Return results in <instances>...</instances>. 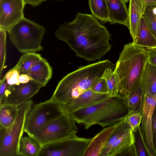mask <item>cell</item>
<instances>
[{
	"mask_svg": "<svg viewBox=\"0 0 156 156\" xmlns=\"http://www.w3.org/2000/svg\"><path fill=\"white\" fill-rule=\"evenodd\" d=\"M55 34L77 56L88 61L101 59L111 48L110 34L91 14L78 12L72 21L61 24Z\"/></svg>",
	"mask_w": 156,
	"mask_h": 156,
	"instance_id": "1",
	"label": "cell"
},
{
	"mask_svg": "<svg viewBox=\"0 0 156 156\" xmlns=\"http://www.w3.org/2000/svg\"><path fill=\"white\" fill-rule=\"evenodd\" d=\"M114 65L105 59L80 67L67 74L58 82L51 99L61 107L90 88L105 69Z\"/></svg>",
	"mask_w": 156,
	"mask_h": 156,
	"instance_id": "2",
	"label": "cell"
},
{
	"mask_svg": "<svg viewBox=\"0 0 156 156\" xmlns=\"http://www.w3.org/2000/svg\"><path fill=\"white\" fill-rule=\"evenodd\" d=\"M148 58L145 48L133 42L124 45L113 71L119 94L127 96L140 82Z\"/></svg>",
	"mask_w": 156,
	"mask_h": 156,
	"instance_id": "3",
	"label": "cell"
},
{
	"mask_svg": "<svg viewBox=\"0 0 156 156\" xmlns=\"http://www.w3.org/2000/svg\"><path fill=\"white\" fill-rule=\"evenodd\" d=\"M129 112L124 97L119 94L77 111L71 115L76 123L83 125L85 129H87L95 125L103 128L114 125L124 119Z\"/></svg>",
	"mask_w": 156,
	"mask_h": 156,
	"instance_id": "4",
	"label": "cell"
},
{
	"mask_svg": "<svg viewBox=\"0 0 156 156\" xmlns=\"http://www.w3.org/2000/svg\"><path fill=\"white\" fill-rule=\"evenodd\" d=\"M8 32L11 41L21 53L36 52L43 49L41 43L45 29L37 23L24 17Z\"/></svg>",
	"mask_w": 156,
	"mask_h": 156,
	"instance_id": "5",
	"label": "cell"
},
{
	"mask_svg": "<svg viewBox=\"0 0 156 156\" xmlns=\"http://www.w3.org/2000/svg\"><path fill=\"white\" fill-rule=\"evenodd\" d=\"M33 104L30 100L19 107L15 119L9 127L0 125V156H20V140L27 116Z\"/></svg>",
	"mask_w": 156,
	"mask_h": 156,
	"instance_id": "6",
	"label": "cell"
},
{
	"mask_svg": "<svg viewBox=\"0 0 156 156\" xmlns=\"http://www.w3.org/2000/svg\"><path fill=\"white\" fill-rule=\"evenodd\" d=\"M71 115L62 113L37 131L32 137L41 146L73 137L78 128Z\"/></svg>",
	"mask_w": 156,
	"mask_h": 156,
	"instance_id": "7",
	"label": "cell"
},
{
	"mask_svg": "<svg viewBox=\"0 0 156 156\" xmlns=\"http://www.w3.org/2000/svg\"><path fill=\"white\" fill-rule=\"evenodd\" d=\"M63 113L59 105L51 98L33 106L27 116L24 132L32 137L38 130Z\"/></svg>",
	"mask_w": 156,
	"mask_h": 156,
	"instance_id": "8",
	"label": "cell"
},
{
	"mask_svg": "<svg viewBox=\"0 0 156 156\" xmlns=\"http://www.w3.org/2000/svg\"><path fill=\"white\" fill-rule=\"evenodd\" d=\"M91 138H70L42 146L38 156H83Z\"/></svg>",
	"mask_w": 156,
	"mask_h": 156,
	"instance_id": "9",
	"label": "cell"
},
{
	"mask_svg": "<svg viewBox=\"0 0 156 156\" xmlns=\"http://www.w3.org/2000/svg\"><path fill=\"white\" fill-rule=\"evenodd\" d=\"M156 104V95L144 94L140 112L142 117L140 126L142 136L150 156H156L152 136V116Z\"/></svg>",
	"mask_w": 156,
	"mask_h": 156,
	"instance_id": "10",
	"label": "cell"
},
{
	"mask_svg": "<svg viewBox=\"0 0 156 156\" xmlns=\"http://www.w3.org/2000/svg\"><path fill=\"white\" fill-rule=\"evenodd\" d=\"M24 0H0V29L8 32L24 17Z\"/></svg>",
	"mask_w": 156,
	"mask_h": 156,
	"instance_id": "11",
	"label": "cell"
},
{
	"mask_svg": "<svg viewBox=\"0 0 156 156\" xmlns=\"http://www.w3.org/2000/svg\"><path fill=\"white\" fill-rule=\"evenodd\" d=\"M110 97L108 93H98L90 88L60 107L63 113L71 115L77 111L94 105Z\"/></svg>",
	"mask_w": 156,
	"mask_h": 156,
	"instance_id": "12",
	"label": "cell"
},
{
	"mask_svg": "<svg viewBox=\"0 0 156 156\" xmlns=\"http://www.w3.org/2000/svg\"><path fill=\"white\" fill-rule=\"evenodd\" d=\"M43 86L33 80L26 83L14 85L11 93L6 97L3 104H8L18 108L36 94Z\"/></svg>",
	"mask_w": 156,
	"mask_h": 156,
	"instance_id": "13",
	"label": "cell"
},
{
	"mask_svg": "<svg viewBox=\"0 0 156 156\" xmlns=\"http://www.w3.org/2000/svg\"><path fill=\"white\" fill-rule=\"evenodd\" d=\"M128 27L133 42L136 44L141 19L145 10L142 0H129Z\"/></svg>",
	"mask_w": 156,
	"mask_h": 156,
	"instance_id": "14",
	"label": "cell"
},
{
	"mask_svg": "<svg viewBox=\"0 0 156 156\" xmlns=\"http://www.w3.org/2000/svg\"><path fill=\"white\" fill-rule=\"evenodd\" d=\"M117 124V123L105 127L91 138L83 156H101L110 135L116 128Z\"/></svg>",
	"mask_w": 156,
	"mask_h": 156,
	"instance_id": "15",
	"label": "cell"
},
{
	"mask_svg": "<svg viewBox=\"0 0 156 156\" xmlns=\"http://www.w3.org/2000/svg\"><path fill=\"white\" fill-rule=\"evenodd\" d=\"M110 24L119 23L128 27V10L123 0H105Z\"/></svg>",
	"mask_w": 156,
	"mask_h": 156,
	"instance_id": "16",
	"label": "cell"
},
{
	"mask_svg": "<svg viewBox=\"0 0 156 156\" xmlns=\"http://www.w3.org/2000/svg\"><path fill=\"white\" fill-rule=\"evenodd\" d=\"M52 73V67L47 60L43 58L25 74L44 87L51 79Z\"/></svg>",
	"mask_w": 156,
	"mask_h": 156,
	"instance_id": "17",
	"label": "cell"
},
{
	"mask_svg": "<svg viewBox=\"0 0 156 156\" xmlns=\"http://www.w3.org/2000/svg\"><path fill=\"white\" fill-rule=\"evenodd\" d=\"M141 83L144 94L156 95V67L147 62L143 71Z\"/></svg>",
	"mask_w": 156,
	"mask_h": 156,
	"instance_id": "18",
	"label": "cell"
},
{
	"mask_svg": "<svg viewBox=\"0 0 156 156\" xmlns=\"http://www.w3.org/2000/svg\"><path fill=\"white\" fill-rule=\"evenodd\" d=\"M144 96V91L140 81L128 95L124 97V103L129 112H140Z\"/></svg>",
	"mask_w": 156,
	"mask_h": 156,
	"instance_id": "19",
	"label": "cell"
},
{
	"mask_svg": "<svg viewBox=\"0 0 156 156\" xmlns=\"http://www.w3.org/2000/svg\"><path fill=\"white\" fill-rule=\"evenodd\" d=\"M136 44L146 48H156V38L143 16L141 21Z\"/></svg>",
	"mask_w": 156,
	"mask_h": 156,
	"instance_id": "20",
	"label": "cell"
},
{
	"mask_svg": "<svg viewBox=\"0 0 156 156\" xmlns=\"http://www.w3.org/2000/svg\"><path fill=\"white\" fill-rule=\"evenodd\" d=\"M41 147L39 142L33 137H22L19 146L20 156H38Z\"/></svg>",
	"mask_w": 156,
	"mask_h": 156,
	"instance_id": "21",
	"label": "cell"
},
{
	"mask_svg": "<svg viewBox=\"0 0 156 156\" xmlns=\"http://www.w3.org/2000/svg\"><path fill=\"white\" fill-rule=\"evenodd\" d=\"M131 129H132L130 126L124 119L118 122L116 128L110 135L101 156H108L114 144L124 134Z\"/></svg>",
	"mask_w": 156,
	"mask_h": 156,
	"instance_id": "22",
	"label": "cell"
},
{
	"mask_svg": "<svg viewBox=\"0 0 156 156\" xmlns=\"http://www.w3.org/2000/svg\"><path fill=\"white\" fill-rule=\"evenodd\" d=\"M42 58L40 54L36 52L25 53L21 56L13 68L17 69L20 74L25 73Z\"/></svg>",
	"mask_w": 156,
	"mask_h": 156,
	"instance_id": "23",
	"label": "cell"
},
{
	"mask_svg": "<svg viewBox=\"0 0 156 156\" xmlns=\"http://www.w3.org/2000/svg\"><path fill=\"white\" fill-rule=\"evenodd\" d=\"M88 4L93 16L103 23L109 22L105 0H88Z\"/></svg>",
	"mask_w": 156,
	"mask_h": 156,
	"instance_id": "24",
	"label": "cell"
},
{
	"mask_svg": "<svg viewBox=\"0 0 156 156\" xmlns=\"http://www.w3.org/2000/svg\"><path fill=\"white\" fill-rule=\"evenodd\" d=\"M18 108L15 106L2 104L0 106V125L5 128L11 126L14 121Z\"/></svg>",
	"mask_w": 156,
	"mask_h": 156,
	"instance_id": "25",
	"label": "cell"
},
{
	"mask_svg": "<svg viewBox=\"0 0 156 156\" xmlns=\"http://www.w3.org/2000/svg\"><path fill=\"white\" fill-rule=\"evenodd\" d=\"M133 143V132L131 129L119 139L112 147L108 156H116Z\"/></svg>",
	"mask_w": 156,
	"mask_h": 156,
	"instance_id": "26",
	"label": "cell"
},
{
	"mask_svg": "<svg viewBox=\"0 0 156 156\" xmlns=\"http://www.w3.org/2000/svg\"><path fill=\"white\" fill-rule=\"evenodd\" d=\"M105 80L108 87V93L111 97L118 95L119 86L116 77L112 68H108L105 69L102 76Z\"/></svg>",
	"mask_w": 156,
	"mask_h": 156,
	"instance_id": "27",
	"label": "cell"
},
{
	"mask_svg": "<svg viewBox=\"0 0 156 156\" xmlns=\"http://www.w3.org/2000/svg\"><path fill=\"white\" fill-rule=\"evenodd\" d=\"M133 144L136 156H150L141 133L140 126L133 130Z\"/></svg>",
	"mask_w": 156,
	"mask_h": 156,
	"instance_id": "28",
	"label": "cell"
},
{
	"mask_svg": "<svg viewBox=\"0 0 156 156\" xmlns=\"http://www.w3.org/2000/svg\"><path fill=\"white\" fill-rule=\"evenodd\" d=\"M143 16L156 38V4L147 6Z\"/></svg>",
	"mask_w": 156,
	"mask_h": 156,
	"instance_id": "29",
	"label": "cell"
},
{
	"mask_svg": "<svg viewBox=\"0 0 156 156\" xmlns=\"http://www.w3.org/2000/svg\"><path fill=\"white\" fill-rule=\"evenodd\" d=\"M142 114L141 112H129L124 118L125 121L129 125L132 130L140 126Z\"/></svg>",
	"mask_w": 156,
	"mask_h": 156,
	"instance_id": "30",
	"label": "cell"
},
{
	"mask_svg": "<svg viewBox=\"0 0 156 156\" xmlns=\"http://www.w3.org/2000/svg\"><path fill=\"white\" fill-rule=\"evenodd\" d=\"M14 86L9 85L6 82L5 76L0 82V106L3 102L5 98L11 92Z\"/></svg>",
	"mask_w": 156,
	"mask_h": 156,
	"instance_id": "31",
	"label": "cell"
},
{
	"mask_svg": "<svg viewBox=\"0 0 156 156\" xmlns=\"http://www.w3.org/2000/svg\"><path fill=\"white\" fill-rule=\"evenodd\" d=\"M20 74L14 68L10 69L5 74V77L7 83L11 86L19 85V78Z\"/></svg>",
	"mask_w": 156,
	"mask_h": 156,
	"instance_id": "32",
	"label": "cell"
},
{
	"mask_svg": "<svg viewBox=\"0 0 156 156\" xmlns=\"http://www.w3.org/2000/svg\"><path fill=\"white\" fill-rule=\"evenodd\" d=\"M93 90L99 93H108V87L105 79L101 77L98 79L90 88Z\"/></svg>",
	"mask_w": 156,
	"mask_h": 156,
	"instance_id": "33",
	"label": "cell"
},
{
	"mask_svg": "<svg viewBox=\"0 0 156 156\" xmlns=\"http://www.w3.org/2000/svg\"><path fill=\"white\" fill-rule=\"evenodd\" d=\"M148 58V62L156 67V48H146Z\"/></svg>",
	"mask_w": 156,
	"mask_h": 156,
	"instance_id": "34",
	"label": "cell"
},
{
	"mask_svg": "<svg viewBox=\"0 0 156 156\" xmlns=\"http://www.w3.org/2000/svg\"><path fill=\"white\" fill-rule=\"evenodd\" d=\"M152 132L153 144L156 151V104L152 116Z\"/></svg>",
	"mask_w": 156,
	"mask_h": 156,
	"instance_id": "35",
	"label": "cell"
},
{
	"mask_svg": "<svg viewBox=\"0 0 156 156\" xmlns=\"http://www.w3.org/2000/svg\"><path fill=\"white\" fill-rule=\"evenodd\" d=\"M118 156H136L135 147L133 143L125 149Z\"/></svg>",
	"mask_w": 156,
	"mask_h": 156,
	"instance_id": "36",
	"label": "cell"
},
{
	"mask_svg": "<svg viewBox=\"0 0 156 156\" xmlns=\"http://www.w3.org/2000/svg\"><path fill=\"white\" fill-rule=\"evenodd\" d=\"M32 80L31 77L27 74H20L19 78V81L20 83H26Z\"/></svg>",
	"mask_w": 156,
	"mask_h": 156,
	"instance_id": "37",
	"label": "cell"
},
{
	"mask_svg": "<svg viewBox=\"0 0 156 156\" xmlns=\"http://www.w3.org/2000/svg\"><path fill=\"white\" fill-rule=\"evenodd\" d=\"M46 0H24L26 4L30 5L33 7L40 5L42 2Z\"/></svg>",
	"mask_w": 156,
	"mask_h": 156,
	"instance_id": "38",
	"label": "cell"
},
{
	"mask_svg": "<svg viewBox=\"0 0 156 156\" xmlns=\"http://www.w3.org/2000/svg\"><path fill=\"white\" fill-rule=\"evenodd\" d=\"M144 7L146 8L147 6L156 4V0H142Z\"/></svg>",
	"mask_w": 156,
	"mask_h": 156,
	"instance_id": "39",
	"label": "cell"
},
{
	"mask_svg": "<svg viewBox=\"0 0 156 156\" xmlns=\"http://www.w3.org/2000/svg\"><path fill=\"white\" fill-rule=\"evenodd\" d=\"M123 0L126 3L127 2L129 1V0Z\"/></svg>",
	"mask_w": 156,
	"mask_h": 156,
	"instance_id": "40",
	"label": "cell"
},
{
	"mask_svg": "<svg viewBox=\"0 0 156 156\" xmlns=\"http://www.w3.org/2000/svg\"><path fill=\"white\" fill-rule=\"evenodd\" d=\"M56 1H62V0H55Z\"/></svg>",
	"mask_w": 156,
	"mask_h": 156,
	"instance_id": "41",
	"label": "cell"
}]
</instances>
